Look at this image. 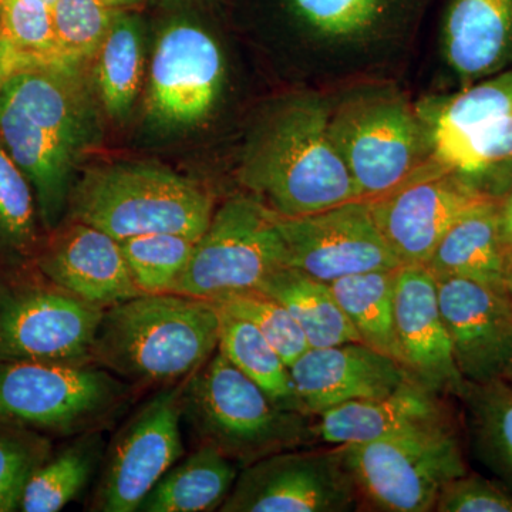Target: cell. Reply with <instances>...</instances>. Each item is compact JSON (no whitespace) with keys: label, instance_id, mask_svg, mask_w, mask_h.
<instances>
[{"label":"cell","instance_id":"cell-1","mask_svg":"<svg viewBox=\"0 0 512 512\" xmlns=\"http://www.w3.org/2000/svg\"><path fill=\"white\" fill-rule=\"evenodd\" d=\"M84 67L29 64L0 76V144L28 177L45 232L67 214L74 171L99 138Z\"/></svg>","mask_w":512,"mask_h":512},{"label":"cell","instance_id":"cell-2","mask_svg":"<svg viewBox=\"0 0 512 512\" xmlns=\"http://www.w3.org/2000/svg\"><path fill=\"white\" fill-rule=\"evenodd\" d=\"M217 305L180 293H143L104 309L93 363L136 389L183 383L217 353Z\"/></svg>","mask_w":512,"mask_h":512},{"label":"cell","instance_id":"cell-3","mask_svg":"<svg viewBox=\"0 0 512 512\" xmlns=\"http://www.w3.org/2000/svg\"><path fill=\"white\" fill-rule=\"evenodd\" d=\"M329 116L315 101L292 104L249 153L242 184L278 217H305L362 198L330 138Z\"/></svg>","mask_w":512,"mask_h":512},{"label":"cell","instance_id":"cell-4","mask_svg":"<svg viewBox=\"0 0 512 512\" xmlns=\"http://www.w3.org/2000/svg\"><path fill=\"white\" fill-rule=\"evenodd\" d=\"M183 419L198 446L217 448L239 468L316 441L312 416L276 406L220 350L185 380Z\"/></svg>","mask_w":512,"mask_h":512},{"label":"cell","instance_id":"cell-5","mask_svg":"<svg viewBox=\"0 0 512 512\" xmlns=\"http://www.w3.org/2000/svg\"><path fill=\"white\" fill-rule=\"evenodd\" d=\"M214 211V197L190 178L158 165L124 163L86 171L73 185L64 218L117 241L153 232L198 241Z\"/></svg>","mask_w":512,"mask_h":512},{"label":"cell","instance_id":"cell-6","mask_svg":"<svg viewBox=\"0 0 512 512\" xmlns=\"http://www.w3.org/2000/svg\"><path fill=\"white\" fill-rule=\"evenodd\" d=\"M137 389L96 363L0 360V423L50 437L106 431Z\"/></svg>","mask_w":512,"mask_h":512},{"label":"cell","instance_id":"cell-7","mask_svg":"<svg viewBox=\"0 0 512 512\" xmlns=\"http://www.w3.org/2000/svg\"><path fill=\"white\" fill-rule=\"evenodd\" d=\"M342 448L359 504L373 511H434L444 487L468 473L454 427Z\"/></svg>","mask_w":512,"mask_h":512},{"label":"cell","instance_id":"cell-8","mask_svg":"<svg viewBox=\"0 0 512 512\" xmlns=\"http://www.w3.org/2000/svg\"><path fill=\"white\" fill-rule=\"evenodd\" d=\"M284 266L286 248L274 212L252 195H237L214 211L173 293L214 302L255 291Z\"/></svg>","mask_w":512,"mask_h":512},{"label":"cell","instance_id":"cell-9","mask_svg":"<svg viewBox=\"0 0 512 512\" xmlns=\"http://www.w3.org/2000/svg\"><path fill=\"white\" fill-rule=\"evenodd\" d=\"M184 383L161 387L107 441L87 511L136 512L184 456Z\"/></svg>","mask_w":512,"mask_h":512},{"label":"cell","instance_id":"cell-10","mask_svg":"<svg viewBox=\"0 0 512 512\" xmlns=\"http://www.w3.org/2000/svg\"><path fill=\"white\" fill-rule=\"evenodd\" d=\"M103 311L50 284L39 272L0 276V360L93 363Z\"/></svg>","mask_w":512,"mask_h":512},{"label":"cell","instance_id":"cell-11","mask_svg":"<svg viewBox=\"0 0 512 512\" xmlns=\"http://www.w3.org/2000/svg\"><path fill=\"white\" fill-rule=\"evenodd\" d=\"M329 134L360 197L392 191L423 163L429 146L419 114L394 96L352 101L329 116Z\"/></svg>","mask_w":512,"mask_h":512},{"label":"cell","instance_id":"cell-12","mask_svg":"<svg viewBox=\"0 0 512 512\" xmlns=\"http://www.w3.org/2000/svg\"><path fill=\"white\" fill-rule=\"evenodd\" d=\"M490 200L500 198L429 157L392 191L367 201L400 264L426 265L448 229Z\"/></svg>","mask_w":512,"mask_h":512},{"label":"cell","instance_id":"cell-13","mask_svg":"<svg viewBox=\"0 0 512 512\" xmlns=\"http://www.w3.org/2000/svg\"><path fill=\"white\" fill-rule=\"evenodd\" d=\"M279 451L241 468L221 512H346L359 495L342 446Z\"/></svg>","mask_w":512,"mask_h":512},{"label":"cell","instance_id":"cell-14","mask_svg":"<svg viewBox=\"0 0 512 512\" xmlns=\"http://www.w3.org/2000/svg\"><path fill=\"white\" fill-rule=\"evenodd\" d=\"M286 266L319 281L400 268L365 198L298 218L275 215Z\"/></svg>","mask_w":512,"mask_h":512},{"label":"cell","instance_id":"cell-15","mask_svg":"<svg viewBox=\"0 0 512 512\" xmlns=\"http://www.w3.org/2000/svg\"><path fill=\"white\" fill-rule=\"evenodd\" d=\"M225 63L217 40L192 23L161 33L148 76L147 114L165 127H191L220 99Z\"/></svg>","mask_w":512,"mask_h":512},{"label":"cell","instance_id":"cell-16","mask_svg":"<svg viewBox=\"0 0 512 512\" xmlns=\"http://www.w3.org/2000/svg\"><path fill=\"white\" fill-rule=\"evenodd\" d=\"M441 318L458 372L467 383L508 379L512 302L505 291L466 278H436Z\"/></svg>","mask_w":512,"mask_h":512},{"label":"cell","instance_id":"cell-17","mask_svg":"<svg viewBox=\"0 0 512 512\" xmlns=\"http://www.w3.org/2000/svg\"><path fill=\"white\" fill-rule=\"evenodd\" d=\"M35 269L50 284L101 309L143 295L131 278L120 241L72 218L47 232Z\"/></svg>","mask_w":512,"mask_h":512},{"label":"cell","instance_id":"cell-18","mask_svg":"<svg viewBox=\"0 0 512 512\" xmlns=\"http://www.w3.org/2000/svg\"><path fill=\"white\" fill-rule=\"evenodd\" d=\"M394 328L400 365L417 383L461 399L467 382L458 372L439 305L436 276L426 265L397 269Z\"/></svg>","mask_w":512,"mask_h":512},{"label":"cell","instance_id":"cell-19","mask_svg":"<svg viewBox=\"0 0 512 512\" xmlns=\"http://www.w3.org/2000/svg\"><path fill=\"white\" fill-rule=\"evenodd\" d=\"M289 370L312 417L343 403L382 399L412 379L397 360L359 342L309 348Z\"/></svg>","mask_w":512,"mask_h":512},{"label":"cell","instance_id":"cell-20","mask_svg":"<svg viewBox=\"0 0 512 512\" xmlns=\"http://www.w3.org/2000/svg\"><path fill=\"white\" fill-rule=\"evenodd\" d=\"M316 419L315 439L328 446L370 443L454 427L441 394L413 379L382 399L343 403Z\"/></svg>","mask_w":512,"mask_h":512},{"label":"cell","instance_id":"cell-21","mask_svg":"<svg viewBox=\"0 0 512 512\" xmlns=\"http://www.w3.org/2000/svg\"><path fill=\"white\" fill-rule=\"evenodd\" d=\"M444 53L467 86L512 60V0H453L444 26Z\"/></svg>","mask_w":512,"mask_h":512},{"label":"cell","instance_id":"cell-22","mask_svg":"<svg viewBox=\"0 0 512 512\" xmlns=\"http://www.w3.org/2000/svg\"><path fill=\"white\" fill-rule=\"evenodd\" d=\"M500 201L478 205L448 229L426 264L431 274L466 278L505 291L507 248L501 237Z\"/></svg>","mask_w":512,"mask_h":512},{"label":"cell","instance_id":"cell-23","mask_svg":"<svg viewBox=\"0 0 512 512\" xmlns=\"http://www.w3.org/2000/svg\"><path fill=\"white\" fill-rule=\"evenodd\" d=\"M239 470L238 464L217 448L201 444L158 480L138 511H218L231 493Z\"/></svg>","mask_w":512,"mask_h":512},{"label":"cell","instance_id":"cell-24","mask_svg":"<svg viewBox=\"0 0 512 512\" xmlns=\"http://www.w3.org/2000/svg\"><path fill=\"white\" fill-rule=\"evenodd\" d=\"M255 291L271 296L288 309L308 340L309 348L363 343L328 282L284 266L269 275Z\"/></svg>","mask_w":512,"mask_h":512},{"label":"cell","instance_id":"cell-25","mask_svg":"<svg viewBox=\"0 0 512 512\" xmlns=\"http://www.w3.org/2000/svg\"><path fill=\"white\" fill-rule=\"evenodd\" d=\"M93 89L104 113L126 119L144 79L143 33L133 16L116 10L93 60Z\"/></svg>","mask_w":512,"mask_h":512},{"label":"cell","instance_id":"cell-26","mask_svg":"<svg viewBox=\"0 0 512 512\" xmlns=\"http://www.w3.org/2000/svg\"><path fill=\"white\" fill-rule=\"evenodd\" d=\"M106 447L104 430L70 437L67 444L59 451L53 450L36 468L23 491L19 511H62L99 474Z\"/></svg>","mask_w":512,"mask_h":512},{"label":"cell","instance_id":"cell-27","mask_svg":"<svg viewBox=\"0 0 512 512\" xmlns=\"http://www.w3.org/2000/svg\"><path fill=\"white\" fill-rule=\"evenodd\" d=\"M45 235L32 184L0 144V276L35 274Z\"/></svg>","mask_w":512,"mask_h":512},{"label":"cell","instance_id":"cell-28","mask_svg":"<svg viewBox=\"0 0 512 512\" xmlns=\"http://www.w3.org/2000/svg\"><path fill=\"white\" fill-rule=\"evenodd\" d=\"M424 128L431 153L512 114V69L427 106Z\"/></svg>","mask_w":512,"mask_h":512},{"label":"cell","instance_id":"cell-29","mask_svg":"<svg viewBox=\"0 0 512 512\" xmlns=\"http://www.w3.org/2000/svg\"><path fill=\"white\" fill-rule=\"evenodd\" d=\"M220 311V309H218ZM218 350L282 409L306 414L291 370L274 346L248 320L220 311Z\"/></svg>","mask_w":512,"mask_h":512},{"label":"cell","instance_id":"cell-30","mask_svg":"<svg viewBox=\"0 0 512 512\" xmlns=\"http://www.w3.org/2000/svg\"><path fill=\"white\" fill-rule=\"evenodd\" d=\"M397 269L346 276L330 288L362 342L400 363L394 328Z\"/></svg>","mask_w":512,"mask_h":512},{"label":"cell","instance_id":"cell-31","mask_svg":"<svg viewBox=\"0 0 512 512\" xmlns=\"http://www.w3.org/2000/svg\"><path fill=\"white\" fill-rule=\"evenodd\" d=\"M40 63H60L52 8L43 0H2L0 76Z\"/></svg>","mask_w":512,"mask_h":512},{"label":"cell","instance_id":"cell-32","mask_svg":"<svg viewBox=\"0 0 512 512\" xmlns=\"http://www.w3.org/2000/svg\"><path fill=\"white\" fill-rule=\"evenodd\" d=\"M484 463L512 483V382L467 383L461 396Z\"/></svg>","mask_w":512,"mask_h":512},{"label":"cell","instance_id":"cell-33","mask_svg":"<svg viewBox=\"0 0 512 512\" xmlns=\"http://www.w3.org/2000/svg\"><path fill=\"white\" fill-rule=\"evenodd\" d=\"M195 242V239L168 232H153L120 241L138 291L173 292L190 264Z\"/></svg>","mask_w":512,"mask_h":512},{"label":"cell","instance_id":"cell-34","mask_svg":"<svg viewBox=\"0 0 512 512\" xmlns=\"http://www.w3.org/2000/svg\"><path fill=\"white\" fill-rule=\"evenodd\" d=\"M430 157L485 192L483 180L487 175L504 167L512 168V114L471 131L454 143L433 151Z\"/></svg>","mask_w":512,"mask_h":512},{"label":"cell","instance_id":"cell-35","mask_svg":"<svg viewBox=\"0 0 512 512\" xmlns=\"http://www.w3.org/2000/svg\"><path fill=\"white\" fill-rule=\"evenodd\" d=\"M52 13L60 63L84 67L96 55L116 10L101 0H57Z\"/></svg>","mask_w":512,"mask_h":512},{"label":"cell","instance_id":"cell-36","mask_svg":"<svg viewBox=\"0 0 512 512\" xmlns=\"http://www.w3.org/2000/svg\"><path fill=\"white\" fill-rule=\"evenodd\" d=\"M220 311L248 320L291 366L309 349L296 320L284 305L259 291L232 293L214 301Z\"/></svg>","mask_w":512,"mask_h":512},{"label":"cell","instance_id":"cell-37","mask_svg":"<svg viewBox=\"0 0 512 512\" xmlns=\"http://www.w3.org/2000/svg\"><path fill=\"white\" fill-rule=\"evenodd\" d=\"M52 453L53 441L45 434L0 423V512L20 510L26 484Z\"/></svg>","mask_w":512,"mask_h":512},{"label":"cell","instance_id":"cell-38","mask_svg":"<svg viewBox=\"0 0 512 512\" xmlns=\"http://www.w3.org/2000/svg\"><path fill=\"white\" fill-rule=\"evenodd\" d=\"M296 12L322 35L350 37L372 28L387 0H292Z\"/></svg>","mask_w":512,"mask_h":512},{"label":"cell","instance_id":"cell-39","mask_svg":"<svg viewBox=\"0 0 512 512\" xmlns=\"http://www.w3.org/2000/svg\"><path fill=\"white\" fill-rule=\"evenodd\" d=\"M434 511L512 512V494L494 481L467 473L444 487Z\"/></svg>","mask_w":512,"mask_h":512},{"label":"cell","instance_id":"cell-40","mask_svg":"<svg viewBox=\"0 0 512 512\" xmlns=\"http://www.w3.org/2000/svg\"><path fill=\"white\" fill-rule=\"evenodd\" d=\"M500 225L501 237H503L505 248L508 251V249H512V170L507 191L500 201Z\"/></svg>","mask_w":512,"mask_h":512},{"label":"cell","instance_id":"cell-41","mask_svg":"<svg viewBox=\"0 0 512 512\" xmlns=\"http://www.w3.org/2000/svg\"><path fill=\"white\" fill-rule=\"evenodd\" d=\"M504 285L512 302V249H508L507 258H505Z\"/></svg>","mask_w":512,"mask_h":512},{"label":"cell","instance_id":"cell-42","mask_svg":"<svg viewBox=\"0 0 512 512\" xmlns=\"http://www.w3.org/2000/svg\"><path fill=\"white\" fill-rule=\"evenodd\" d=\"M104 5L109 6L113 10H121L128 8V6L137 5V3L143 2V0H101Z\"/></svg>","mask_w":512,"mask_h":512},{"label":"cell","instance_id":"cell-43","mask_svg":"<svg viewBox=\"0 0 512 512\" xmlns=\"http://www.w3.org/2000/svg\"><path fill=\"white\" fill-rule=\"evenodd\" d=\"M43 2L47 3V5H49L50 8H53V5H55L57 0H43Z\"/></svg>","mask_w":512,"mask_h":512},{"label":"cell","instance_id":"cell-44","mask_svg":"<svg viewBox=\"0 0 512 512\" xmlns=\"http://www.w3.org/2000/svg\"><path fill=\"white\" fill-rule=\"evenodd\" d=\"M508 379H510L512 382V370H511L510 376H508Z\"/></svg>","mask_w":512,"mask_h":512},{"label":"cell","instance_id":"cell-45","mask_svg":"<svg viewBox=\"0 0 512 512\" xmlns=\"http://www.w3.org/2000/svg\"><path fill=\"white\" fill-rule=\"evenodd\" d=\"M0 3H2V0H0Z\"/></svg>","mask_w":512,"mask_h":512}]
</instances>
